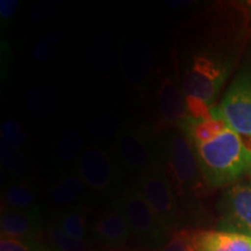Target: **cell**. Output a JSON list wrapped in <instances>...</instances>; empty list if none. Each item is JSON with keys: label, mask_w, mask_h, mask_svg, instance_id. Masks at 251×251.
<instances>
[{"label": "cell", "mask_w": 251, "mask_h": 251, "mask_svg": "<svg viewBox=\"0 0 251 251\" xmlns=\"http://www.w3.org/2000/svg\"><path fill=\"white\" fill-rule=\"evenodd\" d=\"M179 129L192 147L205 183L233 184L251 166V149L213 107L201 117L185 119Z\"/></svg>", "instance_id": "6da1fadb"}, {"label": "cell", "mask_w": 251, "mask_h": 251, "mask_svg": "<svg viewBox=\"0 0 251 251\" xmlns=\"http://www.w3.org/2000/svg\"><path fill=\"white\" fill-rule=\"evenodd\" d=\"M162 165L170 179L176 194L191 192L201 187L203 180L197 157L185 134L174 128L159 143Z\"/></svg>", "instance_id": "7a4b0ae2"}, {"label": "cell", "mask_w": 251, "mask_h": 251, "mask_svg": "<svg viewBox=\"0 0 251 251\" xmlns=\"http://www.w3.org/2000/svg\"><path fill=\"white\" fill-rule=\"evenodd\" d=\"M111 205L124 215L130 229L131 236L136 238L142 247L153 250L161 249L171 236L170 231L163 226L135 188L126 191Z\"/></svg>", "instance_id": "3957f363"}, {"label": "cell", "mask_w": 251, "mask_h": 251, "mask_svg": "<svg viewBox=\"0 0 251 251\" xmlns=\"http://www.w3.org/2000/svg\"><path fill=\"white\" fill-rule=\"evenodd\" d=\"M114 148L122 170L139 177L162 164L159 144L136 127H122L115 137Z\"/></svg>", "instance_id": "277c9868"}, {"label": "cell", "mask_w": 251, "mask_h": 251, "mask_svg": "<svg viewBox=\"0 0 251 251\" xmlns=\"http://www.w3.org/2000/svg\"><path fill=\"white\" fill-rule=\"evenodd\" d=\"M75 171L90 191L101 196L114 193L122 181V168L117 157L99 146L84 148L75 163Z\"/></svg>", "instance_id": "5b68a950"}, {"label": "cell", "mask_w": 251, "mask_h": 251, "mask_svg": "<svg viewBox=\"0 0 251 251\" xmlns=\"http://www.w3.org/2000/svg\"><path fill=\"white\" fill-rule=\"evenodd\" d=\"M135 190L171 234L177 230L179 221L177 194L162 164L140 176Z\"/></svg>", "instance_id": "8992f818"}, {"label": "cell", "mask_w": 251, "mask_h": 251, "mask_svg": "<svg viewBox=\"0 0 251 251\" xmlns=\"http://www.w3.org/2000/svg\"><path fill=\"white\" fill-rule=\"evenodd\" d=\"M214 109L251 149V80H235Z\"/></svg>", "instance_id": "52a82bcc"}, {"label": "cell", "mask_w": 251, "mask_h": 251, "mask_svg": "<svg viewBox=\"0 0 251 251\" xmlns=\"http://www.w3.org/2000/svg\"><path fill=\"white\" fill-rule=\"evenodd\" d=\"M219 229L251 236V185L226 188L219 202Z\"/></svg>", "instance_id": "ba28073f"}, {"label": "cell", "mask_w": 251, "mask_h": 251, "mask_svg": "<svg viewBox=\"0 0 251 251\" xmlns=\"http://www.w3.org/2000/svg\"><path fill=\"white\" fill-rule=\"evenodd\" d=\"M157 102L162 121L172 128H180L187 118V108L183 91L176 76L162 78L157 92Z\"/></svg>", "instance_id": "9c48e42d"}, {"label": "cell", "mask_w": 251, "mask_h": 251, "mask_svg": "<svg viewBox=\"0 0 251 251\" xmlns=\"http://www.w3.org/2000/svg\"><path fill=\"white\" fill-rule=\"evenodd\" d=\"M91 234L94 240L111 248L126 246L131 236L124 215L112 205L97 216L92 224Z\"/></svg>", "instance_id": "30bf717a"}, {"label": "cell", "mask_w": 251, "mask_h": 251, "mask_svg": "<svg viewBox=\"0 0 251 251\" xmlns=\"http://www.w3.org/2000/svg\"><path fill=\"white\" fill-rule=\"evenodd\" d=\"M42 227V215L39 207L18 209L6 207L1 212V237L33 240Z\"/></svg>", "instance_id": "8fae6325"}, {"label": "cell", "mask_w": 251, "mask_h": 251, "mask_svg": "<svg viewBox=\"0 0 251 251\" xmlns=\"http://www.w3.org/2000/svg\"><path fill=\"white\" fill-rule=\"evenodd\" d=\"M89 188L83 183L76 171L62 172L57 179L50 185L48 194L54 205L65 207V209L79 207L87 198Z\"/></svg>", "instance_id": "7c38bea8"}, {"label": "cell", "mask_w": 251, "mask_h": 251, "mask_svg": "<svg viewBox=\"0 0 251 251\" xmlns=\"http://www.w3.org/2000/svg\"><path fill=\"white\" fill-rule=\"evenodd\" d=\"M196 251H251V236L224 230L194 231Z\"/></svg>", "instance_id": "4fadbf2b"}, {"label": "cell", "mask_w": 251, "mask_h": 251, "mask_svg": "<svg viewBox=\"0 0 251 251\" xmlns=\"http://www.w3.org/2000/svg\"><path fill=\"white\" fill-rule=\"evenodd\" d=\"M4 200L11 208L30 209L37 207L36 192L30 185L21 180H13L6 185Z\"/></svg>", "instance_id": "5bb4252c"}, {"label": "cell", "mask_w": 251, "mask_h": 251, "mask_svg": "<svg viewBox=\"0 0 251 251\" xmlns=\"http://www.w3.org/2000/svg\"><path fill=\"white\" fill-rule=\"evenodd\" d=\"M83 136L77 130H68L63 133L55 146V155L61 164L76 163L83 152Z\"/></svg>", "instance_id": "9a60e30c"}, {"label": "cell", "mask_w": 251, "mask_h": 251, "mask_svg": "<svg viewBox=\"0 0 251 251\" xmlns=\"http://www.w3.org/2000/svg\"><path fill=\"white\" fill-rule=\"evenodd\" d=\"M0 158L6 172L15 180L21 179L28 172V161L25 152L8 146L4 141L0 144Z\"/></svg>", "instance_id": "2e32d148"}, {"label": "cell", "mask_w": 251, "mask_h": 251, "mask_svg": "<svg viewBox=\"0 0 251 251\" xmlns=\"http://www.w3.org/2000/svg\"><path fill=\"white\" fill-rule=\"evenodd\" d=\"M56 225L70 237L79 241L85 240L86 218L79 207L65 209L59 214Z\"/></svg>", "instance_id": "e0dca14e"}, {"label": "cell", "mask_w": 251, "mask_h": 251, "mask_svg": "<svg viewBox=\"0 0 251 251\" xmlns=\"http://www.w3.org/2000/svg\"><path fill=\"white\" fill-rule=\"evenodd\" d=\"M48 236L52 248L57 251H91L85 241L72 238L64 233L57 225L49 228Z\"/></svg>", "instance_id": "ac0fdd59"}, {"label": "cell", "mask_w": 251, "mask_h": 251, "mask_svg": "<svg viewBox=\"0 0 251 251\" xmlns=\"http://www.w3.org/2000/svg\"><path fill=\"white\" fill-rule=\"evenodd\" d=\"M1 141L15 149H23L28 143V133L20 121L7 119L1 126Z\"/></svg>", "instance_id": "d6986e66"}, {"label": "cell", "mask_w": 251, "mask_h": 251, "mask_svg": "<svg viewBox=\"0 0 251 251\" xmlns=\"http://www.w3.org/2000/svg\"><path fill=\"white\" fill-rule=\"evenodd\" d=\"M159 251H196L194 250V231L176 230Z\"/></svg>", "instance_id": "ffe728a7"}, {"label": "cell", "mask_w": 251, "mask_h": 251, "mask_svg": "<svg viewBox=\"0 0 251 251\" xmlns=\"http://www.w3.org/2000/svg\"><path fill=\"white\" fill-rule=\"evenodd\" d=\"M59 34L55 31H50L36 43L33 49V57L36 61H46L50 56L54 54L56 47L58 46Z\"/></svg>", "instance_id": "44dd1931"}, {"label": "cell", "mask_w": 251, "mask_h": 251, "mask_svg": "<svg viewBox=\"0 0 251 251\" xmlns=\"http://www.w3.org/2000/svg\"><path fill=\"white\" fill-rule=\"evenodd\" d=\"M115 125V120L109 115L97 118V120L92 124V136L98 140L109 139L117 130Z\"/></svg>", "instance_id": "7402d4cb"}, {"label": "cell", "mask_w": 251, "mask_h": 251, "mask_svg": "<svg viewBox=\"0 0 251 251\" xmlns=\"http://www.w3.org/2000/svg\"><path fill=\"white\" fill-rule=\"evenodd\" d=\"M39 246L33 240L1 237L0 251H36Z\"/></svg>", "instance_id": "603a6c76"}, {"label": "cell", "mask_w": 251, "mask_h": 251, "mask_svg": "<svg viewBox=\"0 0 251 251\" xmlns=\"http://www.w3.org/2000/svg\"><path fill=\"white\" fill-rule=\"evenodd\" d=\"M19 4L18 0H1L0 1V17L2 19H9L17 13Z\"/></svg>", "instance_id": "cb8c5ba5"}, {"label": "cell", "mask_w": 251, "mask_h": 251, "mask_svg": "<svg viewBox=\"0 0 251 251\" xmlns=\"http://www.w3.org/2000/svg\"><path fill=\"white\" fill-rule=\"evenodd\" d=\"M126 251H156V250L150 249V248H146V247H137V248H131V249H128Z\"/></svg>", "instance_id": "d4e9b609"}, {"label": "cell", "mask_w": 251, "mask_h": 251, "mask_svg": "<svg viewBox=\"0 0 251 251\" xmlns=\"http://www.w3.org/2000/svg\"><path fill=\"white\" fill-rule=\"evenodd\" d=\"M36 251H57L54 248H48V247H42V246H39L37 248Z\"/></svg>", "instance_id": "484cf974"}, {"label": "cell", "mask_w": 251, "mask_h": 251, "mask_svg": "<svg viewBox=\"0 0 251 251\" xmlns=\"http://www.w3.org/2000/svg\"><path fill=\"white\" fill-rule=\"evenodd\" d=\"M249 175H250V185H251V166H250V169H249Z\"/></svg>", "instance_id": "4316f807"}]
</instances>
